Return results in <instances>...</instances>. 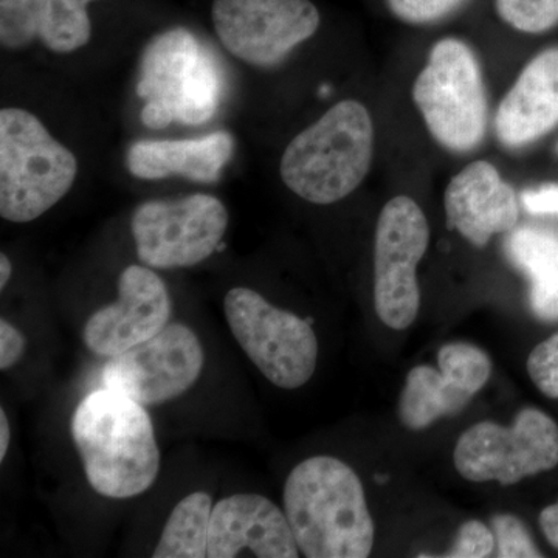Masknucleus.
Listing matches in <instances>:
<instances>
[{
	"mask_svg": "<svg viewBox=\"0 0 558 558\" xmlns=\"http://www.w3.org/2000/svg\"><path fill=\"white\" fill-rule=\"evenodd\" d=\"M211 17L223 49L256 68L279 64L319 27L311 0H215Z\"/></svg>",
	"mask_w": 558,
	"mask_h": 558,
	"instance_id": "9b49d317",
	"label": "nucleus"
},
{
	"mask_svg": "<svg viewBox=\"0 0 558 558\" xmlns=\"http://www.w3.org/2000/svg\"><path fill=\"white\" fill-rule=\"evenodd\" d=\"M429 229L421 207L407 196L385 205L376 230V312L388 328L413 325L421 306L417 264L427 252Z\"/></svg>",
	"mask_w": 558,
	"mask_h": 558,
	"instance_id": "9d476101",
	"label": "nucleus"
},
{
	"mask_svg": "<svg viewBox=\"0 0 558 558\" xmlns=\"http://www.w3.org/2000/svg\"><path fill=\"white\" fill-rule=\"evenodd\" d=\"M70 432L87 481L102 497H137L156 483L160 450L137 400L106 387L92 391L76 407Z\"/></svg>",
	"mask_w": 558,
	"mask_h": 558,
	"instance_id": "f257e3e1",
	"label": "nucleus"
},
{
	"mask_svg": "<svg viewBox=\"0 0 558 558\" xmlns=\"http://www.w3.org/2000/svg\"><path fill=\"white\" fill-rule=\"evenodd\" d=\"M539 526L549 545L558 549V501L539 513Z\"/></svg>",
	"mask_w": 558,
	"mask_h": 558,
	"instance_id": "7c9ffc66",
	"label": "nucleus"
},
{
	"mask_svg": "<svg viewBox=\"0 0 558 558\" xmlns=\"http://www.w3.org/2000/svg\"><path fill=\"white\" fill-rule=\"evenodd\" d=\"M137 94L146 100L142 121L150 130L172 121L199 126L218 112L222 80L199 39L186 28H172L143 51Z\"/></svg>",
	"mask_w": 558,
	"mask_h": 558,
	"instance_id": "39448f33",
	"label": "nucleus"
},
{
	"mask_svg": "<svg viewBox=\"0 0 558 558\" xmlns=\"http://www.w3.org/2000/svg\"><path fill=\"white\" fill-rule=\"evenodd\" d=\"M495 537L498 543V557L501 558H538L543 557L534 539L529 534L523 521L517 517L505 515L494 517L492 520Z\"/></svg>",
	"mask_w": 558,
	"mask_h": 558,
	"instance_id": "393cba45",
	"label": "nucleus"
},
{
	"mask_svg": "<svg viewBox=\"0 0 558 558\" xmlns=\"http://www.w3.org/2000/svg\"><path fill=\"white\" fill-rule=\"evenodd\" d=\"M373 150L368 109L359 101H341L289 143L279 172L286 186L301 199L336 204L365 180Z\"/></svg>",
	"mask_w": 558,
	"mask_h": 558,
	"instance_id": "7ed1b4c3",
	"label": "nucleus"
},
{
	"mask_svg": "<svg viewBox=\"0 0 558 558\" xmlns=\"http://www.w3.org/2000/svg\"><path fill=\"white\" fill-rule=\"evenodd\" d=\"M234 138L218 131L199 138L142 140L128 150V170L134 178L160 180L180 175L199 183H216L233 157Z\"/></svg>",
	"mask_w": 558,
	"mask_h": 558,
	"instance_id": "f3484780",
	"label": "nucleus"
},
{
	"mask_svg": "<svg viewBox=\"0 0 558 558\" xmlns=\"http://www.w3.org/2000/svg\"><path fill=\"white\" fill-rule=\"evenodd\" d=\"M499 16L524 33H543L558 24V0H497Z\"/></svg>",
	"mask_w": 558,
	"mask_h": 558,
	"instance_id": "b1692460",
	"label": "nucleus"
},
{
	"mask_svg": "<svg viewBox=\"0 0 558 558\" xmlns=\"http://www.w3.org/2000/svg\"><path fill=\"white\" fill-rule=\"evenodd\" d=\"M213 499L205 492H194L180 499L165 524L154 558H205Z\"/></svg>",
	"mask_w": 558,
	"mask_h": 558,
	"instance_id": "aec40b11",
	"label": "nucleus"
},
{
	"mask_svg": "<svg viewBox=\"0 0 558 558\" xmlns=\"http://www.w3.org/2000/svg\"><path fill=\"white\" fill-rule=\"evenodd\" d=\"M229 219L226 205L209 194L145 202L131 220L138 259L161 270L197 266L218 250Z\"/></svg>",
	"mask_w": 558,
	"mask_h": 558,
	"instance_id": "1a4fd4ad",
	"label": "nucleus"
},
{
	"mask_svg": "<svg viewBox=\"0 0 558 558\" xmlns=\"http://www.w3.org/2000/svg\"><path fill=\"white\" fill-rule=\"evenodd\" d=\"M453 461L462 478L512 486L557 468L558 425L537 409L521 410L510 427L481 422L462 433Z\"/></svg>",
	"mask_w": 558,
	"mask_h": 558,
	"instance_id": "6e6552de",
	"label": "nucleus"
},
{
	"mask_svg": "<svg viewBox=\"0 0 558 558\" xmlns=\"http://www.w3.org/2000/svg\"><path fill=\"white\" fill-rule=\"evenodd\" d=\"M25 347L24 333L5 318L0 319V369L9 371L16 366L24 357Z\"/></svg>",
	"mask_w": 558,
	"mask_h": 558,
	"instance_id": "c85d7f7f",
	"label": "nucleus"
},
{
	"mask_svg": "<svg viewBox=\"0 0 558 558\" xmlns=\"http://www.w3.org/2000/svg\"><path fill=\"white\" fill-rule=\"evenodd\" d=\"M223 311L234 339L275 387L296 389L311 380L318 340L310 322L278 310L248 288L229 290Z\"/></svg>",
	"mask_w": 558,
	"mask_h": 558,
	"instance_id": "0eeeda50",
	"label": "nucleus"
},
{
	"mask_svg": "<svg viewBox=\"0 0 558 558\" xmlns=\"http://www.w3.org/2000/svg\"><path fill=\"white\" fill-rule=\"evenodd\" d=\"M284 512L307 558H365L374 523L357 473L340 459L314 457L290 472Z\"/></svg>",
	"mask_w": 558,
	"mask_h": 558,
	"instance_id": "f03ea898",
	"label": "nucleus"
},
{
	"mask_svg": "<svg viewBox=\"0 0 558 558\" xmlns=\"http://www.w3.org/2000/svg\"><path fill=\"white\" fill-rule=\"evenodd\" d=\"M472 392L459 387L453 377L432 366H416L407 377L399 402L400 422L407 428L424 429L438 418L468 407Z\"/></svg>",
	"mask_w": 558,
	"mask_h": 558,
	"instance_id": "6ab92c4d",
	"label": "nucleus"
},
{
	"mask_svg": "<svg viewBox=\"0 0 558 558\" xmlns=\"http://www.w3.org/2000/svg\"><path fill=\"white\" fill-rule=\"evenodd\" d=\"M170 317L171 296L163 279L149 267L130 266L120 275L119 300L84 325V344L94 354L113 357L153 339Z\"/></svg>",
	"mask_w": 558,
	"mask_h": 558,
	"instance_id": "ddd939ff",
	"label": "nucleus"
},
{
	"mask_svg": "<svg viewBox=\"0 0 558 558\" xmlns=\"http://www.w3.org/2000/svg\"><path fill=\"white\" fill-rule=\"evenodd\" d=\"M428 131L454 153L476 148L487 126V101L478 61L458 39L433 47L427 68L413 87Z\"/></svg>",
	"mask_w": 558,
	"mask_h": 558,
	"instance_id": "423d86ee",
	"label": "nucleus"
},
{
	"mask_svg": "<svg viewBox=\"0 0 558 558\" xmlns=\"http://www.w3.org/2000/svg\"><path fill=\"white\" fill-rule=\"evenodd\" d=\"M92 0H36L38 38L54 53H72L92 36L87 3Z\"/></svg>",
	"mask_w": 558,
	"mask_h": 558,
	"instance_id": "412c9836",
	"label": "nucleus"
},
{
	"mask_svg": "<svg viewBox=\"0 0 558 558\" xmlns=\"http://www.w3.org/2000/svg\"><path fill=\"white\" fill-rule=\"evenodd\" d=\"M524 208L532 215H558V185H543L521 194Z\"/></svg>",
	"mask_w": 558,
	"mask_h": 558,
	"instance_id": "c756f323",
	"label": "nucleus"
},
{
	"mask_svg": "<svg viewBox=\"0 0 558 558\" xmlns=\"http://www.w3.org/2000/svg\"><path fill=\"white\" fill-rule=\"evenodd\" d=\"M447 223L475 247L494 234L508 233L519 222L517 194L488 161H475L454 175L447 186Z\"/></svg>",
	"mask_w": 558,
	"mask_h": 558,
	"instance_id": "2eb2a0df",
	"label": "nucleus"
},
{
	"mask_svg": "<svg viewBox=\"0 0 558 558\" xmlns=\"http://www.w3.org/2000/svg\"><path fill=\"white\" fill-rule=\"evenodd\" d=\"M439 369L473 396L490 379L492 362L483 349L469 343L446 344L439 351Z\"/></svg>",
	"mask_w": 558,
	"mask_h": 558,
	"instance_id": "4be33fe9",
	"label": "nucleus"
},
{
	"mask_svg": "<svg viewBox=\"0 0 558 558\" xmlns=\"http://www.w3.org/2000/svg\"><path fill=\"white\" fill-rule=\"evenodd\" d=\"M36 38H38L36 0H0V44L3 49H27Z\"/></svg>",
	"mask_w": 558,
	"mask_h": 558,
	"instance_id": "5701e85b",
	"label": "nucleus"
},
{
	"mask_svg": "<svg viewBox=\"0 0 558 558\" xmlns=\"http://www.w3.org/2000/svg\"><path fill=\"white\" fill-rule=\"evenodd\" d=\"M558 124V49L529 62L499 105L495 130L499 142L521 148L548 134Z\"/></svg>",
	"mask_w": 558,
	"mask_h": 558,
	"instance_id": "dca6fc26",
	"label": "nucleus"
},
{
	"mask_svg": "<svg viewBox=\"0 0 558 558\" xmlns=\"http://www.w3.org/2000/svg\"><path fill=\"white\" fill-rule=\"evenodd\" d=\"M10 422L7 417L5 410H0V461H3L7 457V451L10 447Z\"/></svg>",
	"mask_w": 558,
	"mask_h": 558,
	"instance_id": "2f4dec72",
	"label": "nucleus"
},
{
	"mask_svg": "<svg viewBox=\"0 0 558 558\" xmlns=\"http://www.w3.org/2000/svg\"><path fill=\"white\" fill-rule=\"evenodd\" d=\"M506 253L531 282V310L543 322L558 319V236L550 231L520 229L510 234Z\"/></svg>",
	"mask_w": 558,
	"mask_h": 558,
	"instance_id": "a211bd4d",
	"label": "nucleus"
},
{
	"mask_svg": "<svg viewBox=\"0 0 558 558\" xmlns=\"http://www.w3.org/2000/svg\"><path fill=\"white\" fill-rule=\"evenodd\" d=\"M557 154H558V145H557Z\"/></svg>",
	"mask_w": 558,
	"mask_h": 558,
	"instance_id": "72a5a7b5",
	"label": "nucleus"
},
{
	"mask_svg": "<svg viewBox=\"0 0 558 558\" xmlns=\"http://www.w3.org/2000/svg\"><path fill=\"white\" fill-rule=\"evenodd\" d=\"M527 371L543 395L558 399V333L531 352Z\"/></svg>",
	"mask_w": 558,
	"mask_h": 558,
	"instance_id": "a878e982",
	"label": "nucleus"
},
{
	"mask_svg": "<svg viewBox=\"0 0 558 558\" xmlns=\"http://www.w3.org/2000/svg\"><path fill=\"white\" fill-rule=\"evenodd\" d=\"M495 538L490 529L480 521H468L459 529L454 545L446 557L451 558H483L492 556Z\"/></svg>",
	"mask_w": 558,
	"mask_h": 558,
	"instance_id": "cd10ccee",
	"label": "nucleus"
},
{
	"mask_svg": "<svg viewBox=\"0 0 558 558\" xmlns=\"http://www.w3.org/2000/svg\"><path fill=\"white\" fill-rule=\"evenodd\" d=\"M208 558H299L300 548L286 512L269 498L236 494L213 508Z\"/></svg>",
	"mask_w": 558,
	"mask_h": 558,
	"instance_id": "4468645a",
	"label": "nucleus"
},
{
	"mask_svg": "<svg viewBox=\"0 0 558 558\" xmlns=\"http://www.w3.org/2000/svg\"><path fill=\"white\" fill-rule=\"evenodd\" d=\"M464 0H388L392 13L409 24H428L447 16Z\"/></svg>",
	"mask_w": 558,
	"mask_h": 558,
	"instance_id": "bb28decb",
	"label": "nucleus"
},
{
	"mask_svg": "<svg viewBox=\"0 0 558 558\" xmlns=\"http://www.w3.org/2000/svg\"><path fill=\"white\" fill-rule=\"evenodd\" d=\"M78 160L43 121L20 108L0 110V216L27 223L72 190Z\"/></svg>",
	"mask_w": 558,
	"mask_h": 558,
	"instance_id": "20e7f679",
	"label": "nucleus"
},
{
	"mask_svg": "<svg viewBox=\"0 0 558 558\" xmlns=\"http://www.w3.org/2000/svg\"><path fill=\"white\" fill-rule=\"evenodd\" d=\"M204 363V348L194 330L174 323L153 339L109 357L102 384L142 405H159L189 391Z\"/></svg>",
	"mask_w": 558,
	"mask_h": 558,
	"instance_id": "f8f14e48",
	"label": "nucleus"
},
{
	"mask_svg": "<svg viewBox=\"0 0 558 558\" xmlns=\"http://www.w3.org/2000/svg\"><path fill=\"white\" fill-rule=\"evenodd\" d=\"M11 274H13V264L9 256L5 253L0 255V289H5L7 284H9L11 279Z\"/></svg>",
	"mask_w": 558,
	"mask_h": 558,
	"instance_id": "473e14b6",
	"label": "nucleus"
}]
</instances>
